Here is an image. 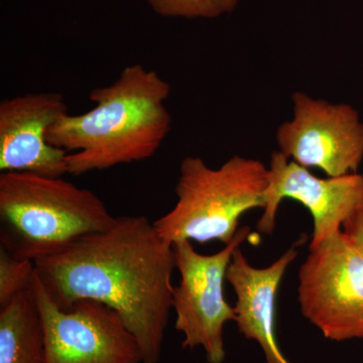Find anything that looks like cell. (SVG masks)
Instances as JSON below:
<instances>
[{
	"label": "cell",
	"mask_w": 363,
	"mask_h": 363,
	"mask_svg": "<svg viewBox=\"0 0 363 363\" xmlns=\"http://www.w3.org/2000/svg\"><path fill=\"white\" fill-rule=\"evenodd\" d=\"M35 272L32 260L16 259L0 247V308L30 288Z\"/></svg>",
	"instance_id": "cell-14"
},
{
	"label": "cell",
	"mask_w": 363,
	"mask_h": 363,
	"mask_svg": "<svg viewBox=\"0 0 363 363\" xmlns=\"http://www.w3.org/2000/svg\"><path fill=\"white\" fill-rule=\"evenodd\" d=\"M0 363H45L44 328L33 279L28 290L0 308Z\"/></svg>",
	"instance_id": "cell-12"
},
{
	"label": "cell",
	"mask_w": 363,
	"mask_h": 363,
	"mask_svg": "<svg viewBox=\"0 0 363 363\" xmlns=\"http://www.w3.org/2000/svg\"><path fill=\"white\" fill-rule=\"evenodd\" d=\"M35 272L59 307L81 300L108 306L138 340L143 363H159L173 310V245L145 216L116 217L64 252L35 260Z\"/></svg>",
	"instance_id": "cell-1"
},
{
	"label": "cell",
	"mask_w": 363,
	"mask_h": 363,
	"mask_svg": "<svg viewBox=\"0 0 363 363\" xmlns=\"http://www.w3.org/2000/svg\"><path fill=\"white\" fill-rule=\"evenodd\" d=\"M169 93L171 86L157 72L131 64L112 84L91 91L92 109L60 117L48 142L68 152L72 176L149 160L171 130Z\"/></svg>",
	"instance_id": "cell-2"
},
{
	"label": "cell",
	"mask_w": 363,
	"mask_h": 363,
	"mask_svg": "<svg viewBox=\"0 0 363 363\" xmlns=\"http://www.w3.org/2000/svg\"><path fill=\"white\" fill-rule=\"evenodd\" d=\"M293 118L279 126V152L328 177L357 173L363 160V123L350 105L292 95Z\"/></svg>",
	"instance_id": "cell-8"
},
{
	"label": "cell",
	"mask_w": 363,
	"mask_h": 363,
	"mask_svg": "<svg viewBox=\"0 0 363 363\" xmlns=\"http://www.w3.org/2000/svg\"><path fill=\"white\" fill-rule=\"evenodd\" d=\"M166 18H215L233 13L240 0H147Z\"/></svg>",
	"instance_id": "cell-13"
},
{
	"label": "cell",
	"mask_w": 363,
	"mask_h": 363,
	"mask_svg": "<svg viewBox=\"0 0 363 363\" xmlns=\"http://www.w3.org/2000/svg\"><path fill=\"white\" fill-rule=\"evenodd\" d=\"M306 240L307 236L303 235L276 262L260 269L252 267L238 247L227 269L226 281L236 295L234 309L238 331L259 343L267 363H291L277 341L276 298L286 269Z\"/></svg>",
	"instance_id": "cell-11"
},
{
	"label": "cell",
	"mask_w": 363,
	"mask_h": 363,
	"mask_svg": "<svg viewBox=\"0 0 363 363\" xmlns=\"http://www.w3.org/2000/svg\"><path fill=\"white\" fill-rule=\"evenodd\" d=\"M342 233L363 255V196L342 225Z\"/></svg>",
	"instance_id": "cell-15"
},
{
	"label": "cell",
	"mask_w": 363,
	"mask_h": 363,
	"mask_svg": "<svg viewBox=\"0 0 363 363\" xmlns=\"http://www.w3.org/2000/svg\"><path fill=\"white\" fill-rule=\"evenodd\" d=\"M68 112L61 93H28L0 102V171L60 178L66 150L48 142L52 124Z\"/></svg>",
	"instance_id": "cell-10"
},
{
	"label": "cell",
	"mask_w": 363,
	"mask_h": 363,
	"mask_svg": "<svg viewBox=\"0 0 363 363\" xmlns=\"http://www.w3.org/2000/svg\"><path fill=\"white\" fill-rule=\"evenodd\" d=\"M116 220L94 192L63 177L0 175V247L11 257H52Z\"/></svg>",
	"instance_id": "cell-3"
},
{
	"label": "cell",
	"mask_w": 363,
	"mask_h": 363,
	"mask_svg": "<svg viewBox=\"0 0 363 363\" xmlns=\"http://www.w3.org/2000/svg\"><path fill=\"white\" fill-rule=\"evenodd\" d=\"M45 338V363H143L142 350L108 306L81 300L59 307L33 277Z\"/></svg>",
	"instance_id": "cell-7"
},
{
	"label": "cell",
	"mask_w": 363,
	"mask_h": 363,
	"mask_svg": "<svg viewBox=\"0 0 363 363\" xmlns=\"http://www.w3.org/2000/svg\"><path fill=\"white\" fill-rule=\"evenodd\" d=\"M269 168L259 160L234 156L219 168L199 157L182 160L177 202L154 225L169 245L179 241L228 245L238 231L240 217L264 207Z\"/></svg>",
	"instance_id": "cell-4"
},
{
	"label": "cell",
	"mask_w": 363,
	"mask_h": 363,
	"mask_svg": "<svg viewBox=\"0 0 363 363\" xmlns=\"http://www.w3.org/2000/svg\"><path fill=\"white\" fill-rule=\"evenodd\" d=\"M298 293L303 316L325 338H363V255L342 230L310 247Z\"/></svg>",
	"instance_id": "cell-6"
},
{
	"label": "cell",
	"mask_w": 363,
	"mask_h": 363,
	"mask_svg": "<svg viewBox=\"0 0 363 363\" xmlns=\"http://www.w3.org/2000/svg\"><path fill=\"white\" fill-rule=\"evenodd\" d=\"M363 196V175L318 178L309 169L289 159L279 150L272 152L264 207L257 224L260 233L271 235L276 228L279 204L285 198L304 205L312 215V240L315 247L341 231L344 221Z\"/></svg>",
	"instance_id": "cell-9"
},
{
	"label": "cell",
	"mask_w": 363,
	"mask_h": 363,
	"mask_svg": "<svg viewBox=\"0 0 363 363\" xmlns=\"http://www.w3.org/2000/svg\"><path fill=\"white\" fill-rule=\"evenodd\" d=\"M250 235V227H240L230 243L209 255L196 252L192 241L173 245L176 269L180 274L173 292L175 327L184 335L182 347H201L208 363L225 360L224 326L227 322H235L236 313L224 296V281L234 250Z\"/></svg>",
	"instance_id": "cell-5"
}]
</instances>
